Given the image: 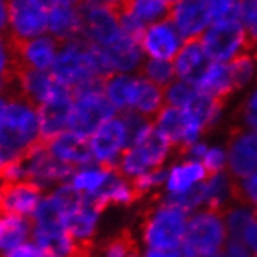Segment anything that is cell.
<instances>
[{
    "mask_svg": "<svg viewBox=\"0 0 257 257\" xmlns=\"http://www.w3.org/2000/svg\"><path fill=\"white\" fill-rule=\"evenodd\" d=\"M196 89L201 92L218 98L221 101H226L231 95L237 92L232 70L229 63H212L203 77V80L198 83Z\"/></svg>",
    "mask_w": 257,
    "mask_h": 257,
    "instance_id": "28",
    "label": "cell"
},
{
    "mask_svg": "<svg viewBox=\"0 0 257 257\" xmlns=\"http://www.w3.org/2000/svg\"><path fill=\"white\" fill-rule=\"evenodd\" d=\"M169 19L184 42L200 38L210 24L209 11L203 0H179L173 5Z\"/></svg>",
    "mask_w": 257,
    "mask_h": 257,
    "instance_id": "19",
    "label": "cell"
},
{
    "mask_svg": "<svg viewBox=\"0 0 257 257\" xmlns=\"http://www.w3.org/2000/svg\"><path fill=\"white\" fill-rule=\"evenodd\" d=\"M41 139L38 108L19 95L7 94V104L0 117V156L4 162L22 159Z\"/></svg>",
    "mask_w": 257,
    "mask_h": 257,
    "instance_id": "2",
    "label": "cell"
},
{
    "mask_svg": "<svg viewBox=\"0 0 257 257\" xmlns=\"http://www.w3.org/2000/svg\"><path fill=\"white\" fill-rule=\"evenodd\" d=\"M165 106V90L139 75L138 90L130 114H136L147 120H153Z\"/></svg>",
    "mask_w": 257,
    "mask_h": 257,
    "instance_id": "29",
    "label": "cell"
},
{
    "mask_svg": "<svg viewBox=\"0 0 257 257\" xmlns=\"http://www.w3.org/2000/svg\"><path fill=\"white\" fill-rule=\"evenodd\" d=\"M16 70V44L8 38V35L0 33V87H4L5 92Z\"/></svg>",
    "mask_w": 257,
    "mask_h": 257,
    "instance_id": "33",
    "label": "cell"
},
{
    "mask_svg": "<svg viewBox=\"0 0 257 257\" xmlns=\"http://www.w3.org/2000/svg\"><path fill=\"white\" fill-rule=\"evenodd\" d=\"M131 125V144L117 162L115 169L130 181H134L150 170L165 169L175 147L155 126L153 122L136 114H125Z\"/></svg>",
    "mask_w": 257,
    "mask_h": 257,
    "instance_id": "1",
    "label": "cell"
},
{
    "mask_svg": "<svg viewBox=\"0 0 257 257\" xmlns=\"http://www.w3.org/2000/svg\"><path fill=\"white\" fill-rule=\"evenodd\" d=\"M183 44V38L179 36L170 19H164L147 27L141 39V47L147 58L172 63L175 61Z\"/></svg>",
    "mask_w": 257,
    "mask_h": 257,
    "instance_id": "16",
    "label": "cell"
},
{
    "mask_svg": "<svg viewBox=\"0 0 257 257\" xmlns=\"http://www.w3.org/2000/svg\"><path fill=\"white\" fill-rule=\"evenodd\" d=\"M209 173L204 165L192 158L181 156L165 167V181L162 193L164 198H178L196 187H200L207 179Z\"/></svg>",
    "mask_w": 257,
    "mask_h": 257,
    "instance_id": "15",
    "label": "cell"
},
{
    "mask_svg": "<svg viewBox=\"0 0 257 257\" xmlns=\"http://www.w3.org/2000/svg\"><path fill=\"white\" fill-rule=\"evenodd\" d=\"M47 33L61 44L83 38V19L80 7H52Z\"/></svg>",
    "mask_w": 257,
    "mask_h": 257,
    "instance_id": "24",
    "label": "cell"
},
{
    "mask_svg": "<svg viewBox=\"0 0 257 257\" xmlns=\"http://www.w3.org/2000/svg\"><path fill=\"white\" fill-rule=\"evenodd\" d=\"M2 164H4V161H2V156H0V167H2Z\"/></svg>",
    "mask_w": 257,
    "mask_h": 257,
    "instance_id": "49",
    "label": "cell"
},
{
    "mask_svg": "<svg viewBox=\"0 0 257 257\" xmlns=\"http://www.w3.org/2000/svg\"><path fill=\"white\" fill-rule=\"evenodd\" d=\"M50 73L59 84L70 90L89 81L100 80L90 58V44L83 38L61 44Z\"/></svg>",
    "mask_w": 257,
    "mask_h": 257,
    "instance_id": "6",
    "label": "cell"
},
{
    "mask_svg": "<svg viewBox=\"0 0 257 257\" xmlns=\"http://www.w3.org/2000/svg\"><path fill=\"white\" fill-rule=\"evenodd\" d=\"M203 196V209H214L224 212L229 206L238 201V183L228 173L220 172L209 175L200 186Z\"/></svg>",
    "mask_w": 257,
    "mask_h": 257,
    "instance_id": "23",
    "label": "cell"
},
{
    "mask_svg": "<svg viewBox=\"0 0 257 257\" xmlns=\"http://www.w3.org/2000/svg\"><path fill=\"white\" fill-rule=\"evenodd\" d=\"M228 172L235 181H241L257 172V134L237 126L231 131L228 142Z\"/></svg>",
    "mask_w": 257,
    "mask_h": 257,
    "instance_id": "14",
    "label": "cell"
},
{
    "mask_svg": "<svg viewBox=\"0 0 257 257\" xmlns=\"http://www.w3.org/2000/svg\"><path fill=\"white\" fill-rule=\"evenodd\" d=\"M214 257H226V254H224V252L221 251V252H218V254H215Z\"/></svg>",
    "mask_w": 257,
    "mask_h": 257,
    "instance_id": "47",
    "label": "cell"
},
{
    "mask_svg": "<svg viewBox=\"0 0 257 257\" xmlns=\"http://www.w3.org/2000/svg\"><path fill=\"white\" fill-rule=\"evenodd\" d=\"M212 63L214 61L207 56L200 38L186 41L173 61L176 78L196 87Z\"/></svg>",
    "mask_w": 257,
    "mask_h": 257,
    "instance_id": "20",
    "label": "cell"
},
{
    "mask_svg": "<svg viewBox=\"0 0 257 257\" xmlns=\"http://www.w3.org/2000/svg\"><path fill=\"white\" fill-rule=\"evenodd\" d=\"M200 39L214 63H229L237 56L251 52L248 32L238 21L212 24L204 30Z\"/></svg>",
    "mask_w": 257,
    "mask_h": 257,
    "instance_id": "7",
    "label": "cell"
},
{
    "mask_svg": "<svg viewBox=\"0 0 257 257\" xmlns=\"http://www.w3.org/2000/svg\"><path fill=\"white\" fill-rule=\"evenodd\" d=\"M5 104H7V94L2 92L0 94V117H2V112L5 109Z\"/></svg>",
    "mask_w": 257,
    "mask_h": 257,
    "instance_id": "46",
    "label": "cell"
},
{
    "mask_svg": "<svg viewBox=\"0 0 257 257\" xmlns=\"http://www.w3.org/2000/svg\"><path fill=\"white\" fill-rule=\"evenodd\" d=\"M241 241H243V243L249 248L252 257H257V221L252 224V228L248 231V234L245 235V238Z\"/></svg>",
    "mask_w": 257,
    "mask_h": 257,
    "instance_id": "42",
    "label": "cell"
},
{
    "mask_svg": "<svg viewBox=\"0 0 257 257\" xmlns=\"http://www.w3.org/2000/svg\"><path fill=\"white\" fill-rule=\"evenodd\" d=\"M64 87L66 86L59 84L53 78V75L50 72L18 67L5 94L19 95L39 109L45 103H49L52 98H55Z\"/></svg>",
    "mask_w": 257,
    "mask_h": 257,
    "instance_id": "13",
    "label": "cell"
},
{
    "mask_svg": "<svg viewBox=\"0 0 257 257\" xmlns=\"http://www.w3.org/2000/svg\"><path fill=\"white\" fill-rule=\"evenodd\" d=\"M25 181H30L42 190L50 186L67 184L75 169L58 161L50 151L47 142H39L27 156L21 159Z\"/></svg>",
    "mask_w": 257,
    "mask_h": 257,
    "instance_id": "11",
    "label": "cell"
},
{
    "mask_svg": "<svg viewBox=\"0 0 257 257\" xmlns=\"http://www.w3.org/2000/svg\"><path fill=\"white\" fill-rule=\"evenodd\" d=\"M2 92H5V89H4V87H0V94H2Z\"/></svg>",
    "mask_w": 257,
    "mask_h": 257,
    "instance_id": "50",
    "label": "cell"
},
{
    "mask_svg": "<svg viewBox=\"0 0 257 257\" xmlns=\"http://www.w3.org/2000/svg\"><path fill=\"white\" fill-rule=\"evenodd\" d=\"M53 156L72 169H81L89 164H94L92 150L87 138L73 133V131H64L56 138H53L50 142H47Z\"/></svg>",
    "mask_w": 257,
    "mask_h": 257,
    "instance_id": "21",
    "label": "cell"
},
{
    "mask_svg": "<svg viewBox=\"0 0 257 257\" xmlns=\"http://www.w3.org/2000/svg\"><path fill=\"white\" fill-rule=\"evenodd\" d=\"M101 212L92 201L84 196V201L80 207L70 212L66 218V229L80 243L92 245V240L98 231Z\"/></svg>",
    "mask_w": 257,
    "mask_h": 257,
    "instance_id": "25",
    "label": "cell"
},
{
    "mask_svg": "<svg viewBox=\"0 0 257 257\" xmlns=\"http://www.w3.org/2000/svg\"><path fill=\"white\" fill-rule=\"evenodd\" d=\"M226 228L229 232V238L243 240L252 224L257 221V212L248 204L237 201L223 212Z\"/></svg>",
    "mask_w": 257,
    "mask_h": 257,
    "instance_id": "31",
    "label": "cell"
},
{
    "mask_svg": "<svg viewBox=\"0 0 257 257\" xmlns=\"http://www.w3.org/2000/svg\"><path fill=\"white\" fill-rule=\"evenodd\" d=\"M103 81L104 80H94L72 90L73 109L69 131L89 139L101 125L117 115V111L104 95Z\"/></svg>",
    "mask_w": 257,
    "mask_h": 257,
    "instance_id": "5",
    "label": "cell"
},
{
    "mask_svg": "<svg viewBox=\"0 0 257 257\" xmlns=\"http://www.w3.org/2000/svg\"><path fill=\"white\" fill-rule=\"evenodd\" d=\"M138 75L142 78L151 81L153 84L165 89L169 87L173 81H176V72L172 61H161V59H151L145 56V61L141 66Z\"/></svg>",
    "mask_w": 257,
    "mask_h": 257,
    "instance_id": "32",
    "label": "cell"
},
{
    "mask_svg": "<svg viewBox=\"0 0 257 257\" xmlns=\"http://www.w3.org/2000/svg\"><path fill=\"white\" fill-rule=\"evenodd\" d=\"M238 183V201L248 204L257 212V172L251 176L237 181Z\"/></svg>",
    "mask_w": 257,
    "mask_h": 257,
    "instance_id": "40",
    "label": "cell"
},
{
    "mask_svg": "<svg viewBox=\"0 0 257 257\" xmlns=\"http://www.w3.org/2000/svg\"><path fill=\"white\" fill-rule=\"evenodd\" d=\"M240 22L246 28L251 52L257 49V0H240Z\"/></svg>",
    "mask_w": 257,
    "mask_h": 257,
    "instance_id": "38",
    "label": "cell"
},
{
    "mask_svg": "<svg viewBox=\"0 0 257 257\" xmlns=\"http://www.w3.org/2000/svg\"><path fill=\"white\" fill-rule=\"evenodd\" d=\"M164 90H165V104L184 109L190 103V100L193 98V95L196 94V90L198 89H196L193 84L176 80L169 87H165Z\"/></svg>",
    "mask_w": 257,
    "mask_h": 257,
    "instance_id": "36",
    "label": "cell"
},
{
    "mask_svg": "<svg viewBox=\"0 0 257 257\" xmlns=\"http://www.w3.org/2000/svg\"><path fill=\"white\" fill-rule=\"evenodd\" d=\"M131 125L125 114H117L89 138L94 162L115 167L131 144Z\"/></svg>",
    "mask_w": 257,
    "mask_h": 257,
    "instance_id": "10",
    "label": "cell"
},
{
    "mask_svg": "<svg viewBox=\"0 0 257 257\" xmlns=\"http://www.w3.org/2000/svg\"><path fill=\"white\" fill-rule=\"evenodd\" d=\"M72 109L73 92L67 87H64L55 98L38 109L42 142H50L53 138L69 130Z\"/></svg>",
    "mask_w": 257,
    "mask_h": 257,
    "instance_id": "18",
    "label": "cell"
},
{
    "mask_svg": "<svg viewBox=\"0 0 257 257\" xmlns=\"http://www.w3.org/2000/svg\"><path fill=\"white\" fill-rule=\"evenodd\" d=\"M80 11L84 41L108 49L123 35L118 14L109 0H84Z\"/></svg>",
    "mask_w": 257,
    "mask_h": 257,
    "instance_id": "8",
    "label": "cell"
},
{
    "mask_svg": "<svg viewBox=\"0 0 257 257\" xmlns=\"http://www.w3.org/2000/svg\"><path fill=\"white\" fill-rule=\"evenodd\" d=\"M223 252L226 254V257H252L249 248L243 243V241L235 240V238L228 240Z\"/></svg>",
    "mask_w": 257,
    "mask_h": 257,
    "instance_id": "41",
    "label": "cell"
},
{
    "mask_svg": "<svg viewBox=\"0 0 257 257\" xmlns=\"http://www.w3.org/2000/svg\"><path fill=\"white\" fill-rule=\"evenodd\" d=\"M47 2L52 5V7H56V5H67V7H80L84 0H47Z\"/></svg>",
    "mask_w": 257,
    "mask_h": 257,
    "instance_id": "45",
    "label": "cell"
},
{
    "mask_svg": "<svg viewBox=\"0 0 257 257\" xmlns=\"http://www.w3.org/2000/svg\"><path fill=\"white\" fill-rule=\"evenodd\" d=\"M61 42L49 33L16 44V59L19 69L50 72L58 56Z\"/></svg>",
    "mask_w": 257,
    "mask_h": 257,
    "instance_id": "17",
    "label": "cell"
},
{
    "mask_svg": "<svg viewBox=\"0 0 257 257\" xmlns=\"http://www.w3.org/2000/svg\"><path fill=\"white\" fill-rule=\"evenodd\" d=\"M8 7L10 0H0V33L5 35L8 30Z\"/></svg>",
    "mask_w": 257,
    "mask_h": 257,
    "instance_id": "43",
    "label": "cell"
},
{
    "mask_svg": "<svg viewBox=\"0 0 257 257\" xmlns=\"http://www.w3.org/2000/svg\"><path fill=\"white\" fill-rule=\"evenodd\" d=\"M190 214L178 204L159 198L148 206L141 220V241L145 249L179 251Z\"/></svg>",
    "mask_w": 257,
    "mask_h": 257,
    "instance_id": "3",
    "label": "cell"
},
{
    "mask_svg": "<svg viewBox=\"0 0 257 257\" xmlns=\"http://www.w3.org/2000/svg\"><path fill=\"white\" fill-rule=\"evenodd\" d=\"M139 75L114 73L103 81L104 95L112 104L117 114H130L133 109V101L138 90Z\"/></svg>",
    "mask_w": 257,
    "mask_h": 257,
    "instance_id": "26",
    "label": "cell"
},
{
    "mask_svg": "<svg viewBox=\"0 0 257 257\" xmlns=\"http://www.w3.org/2000/svg\"><path fill=\"white\" fill-rule=\"evenodd\" d=\"M142 257H181L179 251H165V249H144Z\"/></svg>",
    "mask_w": 257,
    "mask_h": 257,
    "instance_id": "44",
    "label": "cell"
},
{
    "mask_svg": "<svg viewBox=\"0 0 257 257\" xmlns=\"http://www.w3.org/2000/svg\"><path fill=\"white\" fill-rule=\"evenodd\" d=\"M112 170L114 167H104V165H98L95 162L89 164L86 167L75 170L69 184H72L84 196H94L108 183Z\"/></svg>",
    "mask_w": 257,
    "mask_h": 257,
    "instance_id": "30",
    "label": "cell"
},
{
    "mask_svg": "<svg viewBox=\"0 0 257 257\" xmlns=\"http://www.w3.org/2000/svg\"><path fill=\"white\" fill-rule=\"evenodd\" d=\"M153 123L175 147L178 153L192 144L201 141L206 133L203 123L189 111L169 106V104H165L161 112L153 118Z\"/></svg>",
    "mask_w": 257,
    "mask_h": 257,
    "instance_id": "12",
    "label": "cell"
},
{
    "mask_svg": "<svg viewBox=\"0 0 257 257\" xmlns=\"http://www.w3.org/2000/svg\"><path fill=\"white\" fill-rule=\"evenodd\" d=\"M138 252V245L130 232H122L109 238L101 248V257H133Z\"/></svg>",
    "mask_w": 257,
    "mask_h": 257,
    "instance_id": "34",
    "label": "cell"
},
{
    "mask_svg": "<svg viewBox=\"0 0 257 257\" xmlns=\"http://www.w3.org/2000/svg\"><path fill=\"white\" fill-rule=\"evenodd\" d=\"M238 120L240 126L257 134V83L241 101L238 108Z\"/></svg>",
    "mask_w": 257,
    "mask_h": 257,
    "instance_id": "37",
    "label": "cell"
},
{
    "mask_svg": "<svg viewBox=\"0 0 257 257\" xmlns=\"http://www.w3.org/2000/svg\"><path fill=\"white\" fill-rule=\"evenodd\" d=\"M100 210L108 207H130L141 200V195L136 190L133 181L125 178L115 167L108 183L94 196H86Z\"/></svg>",
    "mask_w": 257,
    "mask_h": 257,
    "instance_id": "22",
    "label": "cell"
},
{
    "mask_svg": "<svg viewBox=\"0 0 257 257\" xmlns=\"http://www.w3.org/2000/svg\"><path fill=\"white\" fill-rule=\"evenodd\" d=\"M164 181H165V169H156V170H150L141 178L134 179L133 184L141 195V198L148 195H155L164 187Z\"/></svg>",
    "mask_w": 257,
    "mask_h": 257,
    "instance_id": "39",
    "label": "cell"
},
{
    "mask_svg": "<svg viewBox=\"0 0 257 257\" xmlns=\"http://www.w3.org/2000/svg\"><path fill=\"white\" fill-rule=\"evenodd\" d=\"M209 2H212V0H203V4H209Z\"/></svg>",
    "mask_w": 257,
    "mask_h": 257,
    "instance_id": "48",
    "label": "cell"
},
{
    "mask_svg": "<svg viewBox=\"0 0 257 257\" xmlns=\"http://www.w3.org/2000/svg\"><path fill=\"white\" fill-rule=\"evenodd\" d=\"M52 5L47 0H10L7 35L14 44L47 33Z\"/></svg>",
    "mask_w": 257,
    "mask_h": 257,
    "instance_id": "9",
    "label": "cell"
},
{
    "mask_svg": "<svg viewBox=\"0 0 257 257\" xmlns=\"http://www.w3.org/2000/svg\"><path fill=\"white\" fill-rule=\"evenodd\" d=\"M109 2H111V0H109Z\"/></svg>",
    "mask_w": 257,
    "mask_h": 257,
    "instance_id": "51",
    "label": "cell"
},
{
    "mask_svg": "<svg viewBox=\"0 0 257 257\" xmlns=\"http://www.w3.org/2000/svg\"><path fill=\"white\" fill-rule=\"evenodd\" d=\"M229 240L224 215L220 210L200 209L190 214L187 232L179 248L181 257H214Z\"/></svg>",
    "mask_w": 257,
    "mask_h": 257,
    "instance_id": "4",
    "label": "cell"
},
{
    "mask_svg": "<svg viewBox=\"0 0 257 257\" xmlns=\"http://www.w3.org/2000/svg\"><path fill=\"white\" fill-rule=\"evenodd\" d=\"M200 162L206 167L209 175L226 172V169H228V151H226V147L221 144L207 142Z\"/></svg>",
    "mask_w": 257,
    "mask_h": 257,
    "instance_id": "35",
    "label": "cell"
},
{
    "mask_svg": "<svg viewBox=\"0 0 257 257\" xmlns=\"http://www.w3.org/2000/svg\"><path fill=\"white\" fill-rule=\"evenodd\" d=\"M108 52L115 73H138L145 61V53L141 44L123 33L111 47L104 49Z\"/></svg>",
    "mask_w": 257,
    "mask_h": 257,
    "instance_id": "27",
    "label": "cell"
}]
</instances>
